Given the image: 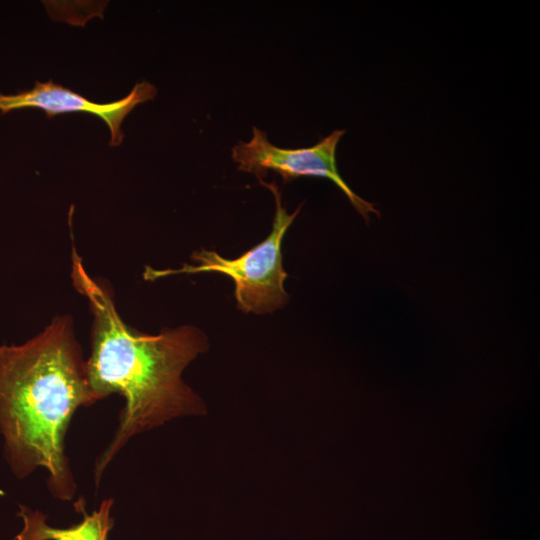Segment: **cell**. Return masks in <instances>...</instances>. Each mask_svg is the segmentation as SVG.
I'll return each mask as SVG.
<instances>
[{
    "instance_id": "1",
    "label": "cell",
    "mask_w": 540,
    "mask_h": 540,
    "mask_svg": "<svg viewBox=\"0 0 540 540\" xmlns=\"http://www.w3.org/2000/svg\"><path fill=\"white\" fill-rule=\"evenodd\" d=\"M72 280L93 315L87 379L96 400L124 398L115 434L95 461V486L110 462L135 435L184 416L203 415L202 399L182 379L185 368L209 348L193 325L138 332L119 316L108 287L91 278L73 248Z\"/></svg>"
},
{
    "instance_id": "2",
    "label": "cell",
    "mask_w": 540,
    "mask_h": 540,
    "mask_svg": "<svg viewBox=\"0 0 540 540\" xmlns=\"http://www.w3.org/2000/svg\"><path fill=\"white\" fill-rule=\"evenodd\" d=\"M95 402L70 316L23 344L0 345V435L18 479L44 469L51 496L71 500L77 485L65 438L74 413Z\"/></svg>"
},
{
    "instance_id": "3",
    "label": "cell",
    "mask_w": 540,
    "mask_h": 540,
    "mask_svg": "<svg viewBox=\"0 0 540 540\" xmlns=\"http://www.w3.org/2000/svg\"><path fill=\"white\" fill-rule=\"evenodd\" d=\"M265 185L274 195L276 210L271 233L259 244L235 259L222 257L215 251L201 249L191 256L196 262L179 269L155 270L147 267L145 280L177 274L218 272L233 279L237 307L244 313H271L285 306L289 300L284 288L287 272L282 264V239L298 215L301 206L290 214L281 202V193L275 182Z\"/></svg>"
},
{
    "instance_id": "4",
    "label": "cell",
    "mask_w": 540,
    "mask_h": 540,
    "mask_svg": "<svg viewBox=\"0 0 540 540\" xmlns=\"http://www.w3.org/2000/svg\"><path fill=\"white\" fill-rule=\"evenodd\" d=\"M344 133V130H335L314 146L287 149L273 145L266 132L254 126L251 139L233 146L231 155L240 171L255 175L259 181L270 171L280 174L284 183L300 176L327 178L345 194L368 222L370 214L380 216L379 211L373 203L354 193L337 169L336 149Z\"/></svg>"
},
{
    "instance_id": "5",
    "label": "cell",
    "mask_w": 540,
    "mask_h": 540,
    "mask_svg": "<svg viewBox=\"0 0 540 540\" xmlns=\"http://www.w3.org/2000/svg\"><path fill=\"white\" fill-rule=\"evenodd\" d=\"M156 93L154 85L142 82L136 84L125 98L108 104H98L51 81L37 82L32 89L18 94L0 93V111L6 113L20 108H39L49 117L64 112H89L106 122L111 134L110 144L116 146L123 138L120 126L124 118L137 104L153 99Z\"/></svg>"
},
{
    "instance_id": "6",
    "label": "cell",
    "mask_w": 540,
    "mask_h": 540,
    "mask_svg": "<svg viewBox=\"0 0 540 540\" xmlns=\"http://www.w3.org/2000/svg\"><path fill=\"white\" fill-rule=\"evenodd\" d=\"M113 503L112 498L105 499L97 510L89 514L85 500L80 497L74 508L83 516L82 520L68 528L52 527L47 524L44 513L19 504L18 516L22 518L23 528L16 540H108L114 525L110 515Z\"/></svg>"
}]
</instances>
